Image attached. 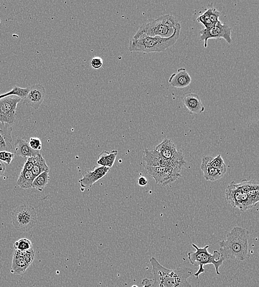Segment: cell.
Returning <instances> with one entry per match:
<instances>
[{"label":"cell","instance_id":"obj_24","mask_svg":"<svg viewBox=\"0 0 259 287\" xmlns=\"http://www.w3.org/2000/svg\"><path fill=\"white\" fill-rule=\"evenodd\" d=\"M35 158L36 163L31 171L35 177L42 174V172H49V167L41 153L36 155Z\"/></svg>","mask_w":259,"mask_h":287},{"label":"cell","instance_id":"obj_32","mask_svg":"<svg viewBox=\"0 0 259 287\" xmlns=\"http://www.w3.org/2000/svg\"><path fill=\"white\" fill-rule=\"evenodd\" d=\"M36 160L35 157L28 158L21 171H31L35 165Z\"/></svg>","mask_w":259,"mask_h":287},{"label":"cell","instance_id":"obj_33","mask_svg":"<svg viewBox=\"0 0 259 287\" xmlns=\"http://www.w3.org/2000/svg\"><path fill=\"white\" fill-rule=\"evenodd\" d=\"M103 65V60L100 57H95L92 59L91 65L93 69H99Z\"/></svg>","mask_w":259,"mask_h":287},{"label":"cell","instance_id":"obj_17","mask_svg":"<svg viewBox=\"0 0 259 287\" xmlns=\"http://www.w3.org/2000/svg\"><path fill=\"white\" fill-rule=\"evenodd\" d=\"M211 156H205L202 158L201 168L203 172V176L207 181L215 182L221 179L226 174L221 171L216 169L210 164Z\"/></svg>","mask_w":259,"mask_h":287},{"label":"cell","instance_id":"obj_3","mask_svg":"<svg viewBox=\"0 0 259 287\" xmlns=\"http://www.w3.org/2000/svg\"><path fill=\"white\" fill-rule=\"evenodd\" d=\"M181 28L180 24L178 23L173 35L169 38L144 36L137 40L132 39L130 41L129 50L130 52L148 53L164 52L176 43L180 37Z\"/></svg>","mask_w":259,"mask_h":287},{"label":"cell","instance_id":"obj_1","mask_svg":"<svg viewBox=\"0 0 259 287\" xmlns=\"http://www.w3.org/2000/svg\"><path fill=\"white\" fill-rule=\"evenodd\" d=\"M152 267V287H192L188 281L193 274V269L187 267H177L170 269L161 265L155 257L150 259Z\"/></svg>","mask_w":259,"mask_h":287},{"label":"cell","instance_id":"obj_22","mask_svg":"<svg viewBox=\"0 0 259 287\" xmlns=\"http://www.w3.org/2000/svg\"><path fill=\"white\" fill-rule=\"evenodd\" d=\"M117 154V150H113L111 152L103 151L100 154L97 163L99 166L111 168L115 162Z\"/></svg>","mask_w":259,"mask_h":287},{"label":"cell","instance_id":"obj_31","mask_svg":"<svg viewBox=\"0 0 259 287\" xmlns=\"http://www.w3.org/2000/svg\"><path fill=\"white\" fill-rule=\"evenodd\" d=\"M28 143L32 149L37 151H40L42 149V142L40 139L32 137L29 139Z\"/></svg>","mask_w":259,"mask_h":287},{"label":"cell","instance_id":"obj_14","mask_svg":"<svg viewBox=\"0 0 259 287\" xmlns=\"http://www.w3.org/2000/svg\"><path fill=\"white\" fill-rule=\"evenodd\" d=\"M45 96V88L40 84H36L30 87L26 98L23 100V103L37 109L43 103Z\"/></svg>","mask_w":259,"mask_h":287},{"label":"cell","instance_id":"obj_8","mask_svg":"<svg viewBox=\"0 0 259 287\" xmlns=\"http://www.w3.org/2000/svg\"><path fill=\"white\" fill-rule=\"evenodd\" d=\"M155 149L167 161L181 168L186 164L184 156L182 151H179L173 142L169 139H165Z\"/></svg>","mask_w":259,"mask_h":287},{"label":"cell","instance_id":"obj_10","mask_svg":"<svg viewBox=\"0 0 259 287\" xmlns=\"http://www.w3.org/2000/svg\"><path fill=\"white\" fill-rule=\"evenodd\" d=\"M145 170L149 175L154 179L157 184L166 186L181 177V173L165 167H148Z\"/></svg>","mask_w":259,"mask_h":287},{"label":"cell","instance_id":"obj_37","mask_svg":"<svg viewBox=\"0 0 259 287\" xmlns=\"http://www.w3.org/2000/svg\"><path fill=\"white\" fill-rule=\"evenodd\" d=\"M10 96H12V92L11 91L10 92H8L6 93V94H2V95H0V99L5 98V97Z\"/></svg>","mask_w":259,"mask_h":287},{"label":"cell","instance_id":"obj_9","mask_svg":"<svg viewBox=\"0 0 259 287\" xmlns=\"http://www.w3.org/2000/svg\"><path fill=\"white\" fill-rule=\"evenodd\" d=\"M200 40L204 41V47H207L208 41L210 39H223L229 44H232V29L227 24L218 21L215 26L206 29H202L199 32Z\"/></svg>","mask_w":259,"mask_h":287},{"label":"cell","instance_id":"obj_20","mask_svg":"<svg viewBox=\"0 0 259 287\" xmlns=\"http://www.w3.org/2000/svg\"><path fill=\"white\" fill-rule=\"evenodd\" d=\"M13 148L14 149L15 153L17 155L24 158L35 157L40 153V151L32 149L29 146L28 142L22 139H18L16 140Z\"/></svg>","mask_w":259,"mask_h":287},{"label":"cell","instance_id":"obj_27","mask_svg":"<svg viewBox=\"0 0 259 287\" xmlns=\"http://www.w3.org/2000/svg\"><path fill=\"white\" fill-rule=\"evenodd\" d=\"M210 164L212 167L216 168V169L221 171L224 173L227 172V166L224 163L223 158L220 155H218L215 158L211 157Z\"/></svg>","mask_w":259,"mask_h":287},{"label":"cell","instance_id":"obj_26","mask_svg":"<svg viewBox=\"0 0 259 287\" xmlns=\"http://www.w3.org/2000/svg\"><path fill=\"white\" fill-rule=\"evenodd\" d=\"M15 250L20 251H28L33 248L32 243L28 239H21L14 243Z\"/></svg>","mask_w":259,"mask_h":287},{"label":"cell","instance_id":"obj_7","mask_svg":"<svg viewBox=\"0 0 259 287\" xmlns=\"http://www.w3.org/2000/svg\"><path fill=\"white\" fill-rule=\"evenodd\" d=\"M12 219L13 225L17 230L25 232L36 226L38 215L33 206L22 205L12 210Z\"/></svg>","mask_w":259,"mask_h":287},{"label":"cell","instance_id":"obj_28","mask_svg":"<svg viewBox=\"0 0 259 287\" xmlns=\"http://www.w3.org/2000/svg\"><path fill=\"white\" fill-rule=\"evenodd\" d=\"M14 256L23 257L26 260L29 264H32L34 260H35V253L33 248L28 251H20L15 250Z\"/></svg>","mask_w":259,"mask_h":287},{"label":"cell","instance_id":"obj_21","mask_svg":"<svg viewBox=\"0 0 259 287\" xmlns=\"http://www.w3.org/2000/svg\"><path fill=\"white\" fill-rule=\"evenodd\" d=\"M31 265L23 257L13 255L11 272L17 275H21L26 271Z\"/></svg>","mask_w":259,"mask_h":287},{"label":"cell","instance_id":"obj_18","mask_svg":"<svg viewBox=\"0 0 259 287\" xmlns=\"http://www.w3.org/2000/svg\"><path fill=\"white\" fill-rule=\"evenodd\" d=\"M192 82V78L184 67L178 69L177 73L173 74L169 80V83L171 86L178 89L189 86Z\"/></svg>","mask_w":259,"mask_h":287},{"label":"cell","instance_id":"obj_12","mask_svg":"<svg viewBox=\"0 0 259 287\" xmlns=\"http://www.w3.org/2000/svg\"><path fill=\"white\" fill-rule=\"evenodd\" d=\"M143 159L148 167H165L181 173V167L167 161L157 152L155 148L144 151Z\"/></svg>","mask_w":259,"mask_h":287},{"label":"cell","instance_id":"obj_34","mask_svg":"<svg viewBox=\"0 0 259 287\" xmlns=\"http://www.w3.org/2000/svg\"><path fill=\"white\" fill-rule=\"evenodd\" d=\"M152 284V281L148 279V278H145L142 281V284L143 286L142 287H151ZM131 287H138L137 286L134 285L131 286Z\"/></svg>","mask_w":259,"mask_h":287},{"label":"cell","instance_id":"obj_35","mask_svg":"<svg viewBox=\"0 0 259 287\" xmlns=\"http://www.w3.org/2000/svg\"><path fill=\"white\" fill-rule=\"evenodd\" d=\"M138 184L140 185V186H146V185L148 184V180L143 176L139 177L138 180Z\"/></svg>","mask_w":259,"mask_h":287},{"label":"cell","instance_id":"obj_4","mask_svg":"<svg viewBox=\"0 0 259 287\" xmlns=\"http://www.w3.org/2000/svg\"><path fill=\"white\" fill-rule=\"evenodd\" d=\"M178 23L175 17L171 14L161 16L155 20L151 19L139 28L133 39L137 40L144 36L169 38L173 35Z\"/></svg>","mask_w":259,"mask_h":287},{"label":"cell","instance_id":"obj_19","mask_svg":"<svg viewBox=\"0 0 259 287\" xmlns=\"http://www.w3.org/2000/svg\"><path fill=\"white\" fill-rule=\"evenodd\" d=\"M12 128L10 124L0 122V151H11L13 149Z\"/></svg>","mask_w":259,"mask_h":287},{"label":"cell","instance_id":"obj_29","mask_svg":"<svg viewBox=\"0 0 259 287\" xmlns=\"http://www.w3.org/2000/svg\"><path fill=\"white\" fill-rule=\"evenodd\" d=\"M29 90H30V87L23 88L18 86H15L11 91L12 96H17L21 100H24L26 98Z\"/></svg>","mask_w":259,"mask_h":287},{"label":"cell","instance_id":"obj_6","mask_svg":"<svg viewBox=\"0 0 259 287\" xmlns=\"http://www.w3.org/2000/svg\"><path fill=\"white\" fill-rule=\"evenodd\" d=\"M226 196L228 204L233 207L244 212L257 205L259 191L248 193L241 189L235 182H232L226 188Z\"/></svg>","mask_w":259,"mask_h":287},{"label":"cell","instance_id":"obj_36","mask_svg":"<svg viewBox=\"0 0 259 287\" xmlns=\"http://www.w3.org/2000/svg\"><path fill=\"white\" fill-rule=\"evenodd\" d=\"M6 171V165L2 162L0 161V177L2 176L5 174Z\"/></svg>","mask_w":259,"mask_h":287},{"label":"cell","instance_id":"obj_13","mask_svg":"<svg viewBox=\"0 0 259 287\" xmlns=\"http://www.w3.org/2000/svg\"><path fill=\"white\" fill-rule=\"evenodd\" d=\"M110 168L104 166H96L92 170L86 171L82 179L79 180L81 186L84 188L91 187L92 185L108 174Z\"/></svg>","mask_w":259,"mask_h":287},{"label":"cell","instance_id":"obj_11","mask_svg":"<svg viewBox=\"0 0 259 287\" xmlns=\"http://www.w3.org/2000/svg\"><path fill=\"white\" fill-rule=\"evenodd\" d=\"M21 99L7 96L0 99V122L8 124H14L16 121V110Z\"/></svg>","mask_w":259,"mask_h":287},{"label":"cell","instance_id":"obj_2","mask_svg":"<svg viewBox=\"0 0 259 287\" xmlns=\"http://www.w3.org/2000/svg\"><path fill=\"white\" fill-rule=\"evenodd\" d=\"M249 233L239 226L233 227L227 235V239L219 243L220 256L224 260L244 261L248 257Z\"/></svg>","mask_w":259,"mask_h":287},{"label":"cell","instance_id":"obj_16","mask_svg":"<svg viewBox=\"0 0 259 287\" xmlns=\"http://www.w3.org/2000/svg\"><path fill=\"white\" fill-rule=\"evenodd\" d=\"M220 12L213 6V3L208 5L207 10L197 18L199 23H201L208 29L214 27L219 21Z\"/></svg>","mask_w":259,"mask_h":287},{"label":"cell","instance_id":"obj_5","mask_svg":"<svg viewBox=\"0 0 259 287\" xmlns=\"http://www.w3.org/2000/svg\"><path fill=\"white\" fill-rule=\"evenodd\" d=\"M192 246L196 249V251H190L188 253V259L191 264L194 266H199L198 271L194 274L196 279H198L199 276L201 274L206 273L204 266L207 265H214L216 274L220 275L219 269L225 260L220 256L219 252L216 250L213 254H211L208 250L209 246L199 247L196 244H193Z\"/></svg>","mask_w":259,"mask_h":287},{"label":"cell","instance_id":"obj_15","mask_svg":"<svg viewBox=\"0 0 259 287\" xmlns=\"http://www.w3.org/2000/svg\"><path fill=\"white\" fill-rule=\"evenodd\" d=\"M182 102L187 110L194 115H198L205 110L200 98L194 93H186L182 96Z\"/></svg>","mask_w":259,"mask_h":287},{"label":"cell","instance_id":"obj_23","mask_svg":"<svg viewBox=\"0 0 259 287\" xmlns=\"http://www.w3.org/2000/svg\"><path fill=\"white\" fill-rule=\"evenodd\" d=\"M36 178L31 171H21L19 177L17 184L22 189H28L32 188L34 180Z\"/></svg>","mask_w":259,"mask_h":287},{"label":"cell","instance_id":"obj_30","mask_svg":"<svg viewBox=\"0 0 259 287\" xmlns=\"http://www.w3.org/2000/svg\"><path fill=\"white\" fill-rule=\"evenodd\" d=\"M14 157V154L11 153L10 151H0V161L5 163L8 164H11Z\"/></svg>","mask_w":259,"mask_h":287},{"label":"cell","instance_id":"obj_25","mask_svg":"<svg viewBox=\"0 0 259 287\" xmlns=\"http://www.w3.org/2000/svg\"><path fill=\"white\" fill-rule=\"evenodd\" d=\"M49 172H42V174L37 176L33 181L32 187L36 189L38 191H43L49 181Z\"/></svg>","mask_w":259,"mask_h":287}]
</instances>
